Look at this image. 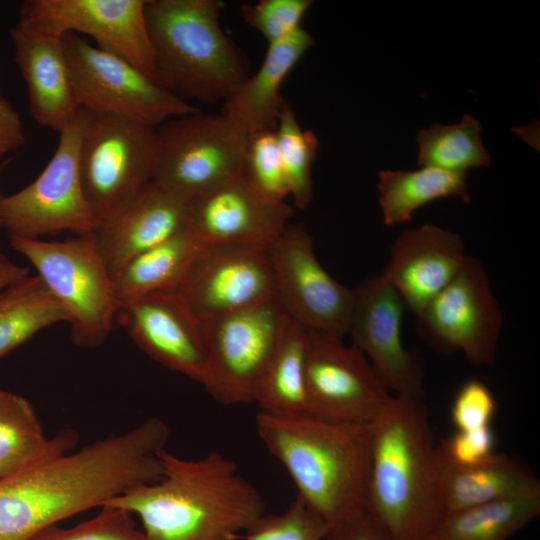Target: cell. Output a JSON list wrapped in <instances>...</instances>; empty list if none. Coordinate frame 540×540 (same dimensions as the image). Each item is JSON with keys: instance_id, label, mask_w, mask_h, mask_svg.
<instances>
[{"instance_id": "484cf974", "label": "cell", "mask_w": 540, "mask_h": 540, "mask_svg": "<svg viewBox=\"0 0 540 540\" xmlns=\"http://www.w3.org/2000/svg\"><path fill=\"white\" fill-rule=\"evenodd\" d=\"M78 442L75 430L45 435L32 404L0 389V478L68 453Z\"/></svg>"}, {"instance_id": "7a4b0ae2", "label": "cell", "mask_w": 540, "mask_h": 540, "mask_svg": "<svg viewBox=\"0 0 540 540\" xmlns=\"http://www.w3.org/2000/svg\"><path fill=\"white\" fill-rule=\"evenodd\" d=\"M160 478L110 500L137 515L144 540H237L266 513L257 488L218 451L184 459L159 452Z\"/></svg>"}, {"instance_id": "277c9868", "label": "cell", "mask_w": 540, "mask_h": 540, "mask_svg": "<svg viewBox=\"0 0 540 540\" xmlns=\"http://www.w3.org/2000/svg\"><path fill=\"white\" fill-rule=\"evenodd\" d=\"M442 470L422 398L393 395L372 423L366 511L394 540H430L445 517Z\"/></svg>"}, {"instance_id": "83f0119b", "label": "cell", "mask_w": 540, "mask_h": 540, "mask_svg": "<svg viewBox=\"0 0 540 540\" xmlns=\"http://www.w3.org/2000/svg\"><path fill=\"white\" fill-rule=\"evenodd\" d=\"M378 190L383 222L389 226L409 221L416 210L437 199L457 196L470 202L466 173L435 167L381 171Z\"/></svg>"}, {"instance_id": "4dcf8cb0", "label": "cell", "mask_w": 540, "mask_h": 540, "mask_svg": "<svg viewBox=\"0 0 540 540\" xmlns=\"http://www.w3.org/2000/svg\"><path fill=\"white\" fill-rule=\"evenodd\" d=\"M481 125L465 115L453 125L435 123L417 135L418 163L451 172L489 166L491 157L481 141Z\"/></svg>"}, {"instance_id": "e575fe53", "label": "cell", "mask_w": 540, "mask_h": 540, "mask_svg": "<svg viewBox=\"0 0 540 540\" xmlns=\"http://www.w3.org/2000/svg\"><path fill=\"white\" fill-rule=\"evenodd\" d=\"M328 529L295 497L285 511L265 513L239 537L244 540H323Z\"/></svg>"}, {"instance_id": "b9f144b4", "label": "cell", "mask_w": 540, "mask_h": 540, "mask_svg": "<svg viewBox=\"0 0 540 540\" xmlns=\"http://www.w3.org/2000/svg\"><path fill=\"white\" fill-rule=\"evenodd\" d=\"M2 168V165H0V169Z\"/></svg>"}, {"instance_id": "8992f818", "label": "cell", "mask_w": 540, "mask_h": 540, "mask_svg": "<svg viewBox=\"0 0 540 540\" xmlns=\"http://www.w3.org/2000/svg\"><path fill=\"white\" fill-rule=\"evenodd\" d=\"M11 247L36 269L69 314L70 336L82 348H96L112 331L118 306L112 276L93 233L65 241L10 237Z\"/></svg>"}, {"instance_id": "9a60e30c", "label": "cell", "mask_w": 540, "mask_h": 540, "mask_svg": "<svg viewBox=\"0 0 540 540\" xmlns=\"http://www.w3.org/2000/svg\"><path fill=\"white\" fill-rule=\"evenodd\" d=\"M202 322L275 297L269 247L204 245L176 291Z\"/></svg>"}, {"instance_id": "d6986e66", "label": "cell", "mask_w": 540, "mask_h": 540, "mask_svg": "<svg viewBox=\"0 0 540 540\" xmlns=\"http://www.w3.org/2000/svg\"><path fill=\"white\" fill-rule=\"evenodd\" d=\"M285 201L257 193L244 174L188 202L186 228L203 244L270 247L293 216Z\"/></svg>"}, {"instance_id": "e0dca14e", "label": "cell", "mask_w": 540, "mask_h": 540, "mask_svg": "<svg viewBox=\"0 0 540 540\" xmlns=\"http://www.w3.org/2000/svg\"><path fill=\"white\" fill-rule=\"evenodd\" d=\"M354 290L348 332L352 345L367 358L394 396L422 398L424 372L417 357L402 340L405 304L382 274L363 281Z\"/></svg>"}, {"instance_id": "ffe728a7", "label": "cell", "mask_w": 540, "mask_h": 540, "mask_svg": "<svg viewBox=\"0 0 540 540\" xmlns=\"http://www.w3.org/2000/svg\"><path fill=\"white\" fill-rule=\"evenodd\" d=\"M467 257L459 234L424 224L395 239L381 274L416 315L455 277Z\"/></svg>"}, {"instance_id": "7402d4cb", "label": "cell", "mask_w": 540, "mask_h": 540, "mask_svg": "<svg viewBox=\"0 0 540 540\" xmlns=\"http://www.w3.org/2000/svg\"><path fill=\"white\" fill-rule=\"evenodd\" d=\"M189 200L149 182L96 232L98 250L113 277L136 255L173 237L186 227Z\"/></svg>"}, {"instance_id": "4fadbf2b", "label": "cell", "mask_w": 540, "mask_h": 540, "mask_svg": "<svg viewBox=\"0 0 540 540\" xmlns=\"http://www.w3.org/2000/svg\"><path fill=\"white\" fill-rule=\"evenodd\" d=\"M306 359L307 412L370 424L393 397L364 354L342 337L309 330Z\"/></svg>"}, {"instance_id": "30bf717a", "label": "cell", "mask_w": 540, "mask_h": 540, "mask_svg": "<svg viewBox=\"0 0 540 540\" xmlns=\"http://www.w3.org/2000/svg\"><path fill=\"white\" fill-rule=\"evenodd\" d=\"M156 152L157 128L91 114L81 140L79 171L84 196L100 226L151 182Z\"/></svg>"}, {"instance_id": "ba28073f", "label": "cell", "mask_w": 540, "mask_h": 540, "mask_svg": "<svg viewBox=\"0 0 540 540\" xmlns=\"http://www.w3.org/2000/svg\"><path fill=\"white\" fill-rule=\"evenodd\" d=\"M91 112L79 107L59 132L56 150L29 185L0 197V228L10 237L40 238L64 231L94 233L100 223L82 189L79 152Z\"/></svg>"}, {"instance_id": "44dd1931", "label": "cell", "mask_w": 540, "mask_h": 540, "mask_svg": "<svg viewBox=\"0 0 540 540\" xmlns=\"http://www.w3.org/2000/svg\"><path fill=\"white\" fill-rule=\"evenodd\" d=\"M15 62L26 83L33 119L60 132L79 109L63 46V35L20 19L10 29Z\"/></svg>"}, {"instance_id": "f546056e", "label": "cell", "mask_w": 540, "mask_h": 540, "mask_svg": "<svg viewBox=\"0 0 540 540\" xmlns=\"http://www.w3.org/2000/svg\"><path fill=\"white\" fill-rule=\"evenodd\" d=\"M540 514V495L516 497L447 514L430 540H506Z\"/></svg>"}, {"instance_id": "7c38bea8", "label": "cell", "mask_w": 540, "mask_h": 540, "mask_svg": "<svg viewBox=\"0 0 540 540\" xmlns=\"http://www.w3.org/2000/svg\"><path fill=\"white\" fill-rule=\"evenodd\" d=\"M286 313L276 296L202 322L209 357L206 390L218 402H252L257 380L279 340Z\"/></svg>"}, {"instance_id": "74e56055", "label": "cell", "mask_w": 540, "mask_h": 540, "mask_svg": "<svg viewBox=\"0 0 540 540\" xmlns=\"http://www.w3.org/2000/svg\"><path fill=\"white\" fill-rule=\"evenodd\" d=\"M443 462L454 466H472L485 462L495 452V435L491 426L455 431L437 445Z\"/></svg>"}, {"instance_id": "60d3db41", "label": "cell", "mask_w": 540, "mask_h": 540, "mask_svg": "<svg viewBox=\"0 0 540 540\" xmlns=\"http://www.w3.org/2000/svg\"><path fill=\"white\" fill-rule=\"evenodd\" d=\"M29 269L0 253V292L29 275Z\"/></svg>"}, {"instance_id": "4316f807", "label": "cell", "mask_w": 540, "mask_h": 540, "mask_svg": "<svg viewBox=\"0 0 540 540\" xmlns=\"http://www.w3.org/2000/svg\"><path fill=\"white\" fill-rule=\"evenodd\" d=\"M308 339V329L286 314L276 347L254 388L252 402L261 412H307L305 372Z\"/></svg>"}, {"instance_id": "5b68a950", "label": "cell", "mask_w": 540, "mask_h": 540, "mask_svg": "<svg viewBox=\"0 0 540 540\" xmlns=\"http://www.w3.org/2000/svg\"><path fill=\"white\" fill-rule=\"evenodd\" d=\"M219 0H148L145 20L159 83L188 102H224L249 76L220 25Z\"/></svg>"}, {"instance_id": "8d00e7d4", "label": "cell", "mask_w": 540, "mask_h": 540, "mask_svg": "<svg viewBox=\"0 0 540 540\" xmlns=\"http://www.w3.org/2000/svg\"><path fill=\"white\" fill-rule=\"evenodd\" d=\"M497 408L496 399L481 380L471 378L458 389L452 406L451 420L456 431L491 426Z\"/></svg>"}, {"instance_id": "d4e9b609", "label": "cell", "mask_w": 540, "mask_h": 540, "mask_svg": "<svg viewBox=\"0 0 540 540\" xmlns=\"http://www.w3.org/2000/svg\"><path fill=\"white\" fill-rule=\"evenodd\" d=\"M204 245L185 227L130 259L112 277L118 309L153 293L177 291Z\"/></svg>"}, {"instance_id": "cb8c5ba5", "label": "cell", "mask_w": 540, "mask_h": 540, "mask_svg": "<svg viewBox=\"0 0 540 540\" xmlns=\"http://www.w3.org/2000/svg\"><path fill=\"white\" fill-rule=\"evenodd\" d=\"M442 466L445 516L494 501L540 495V481L533 472L503 453L496 452L485 462L472 466H454L443 460Z\"/></svg>"}, {"instance_id": "5bb4252c", "label": "cell", "mask_w": 540, "mask_h": 540, "mask_svg": "<svg viewBox=\"0 0 540 540\" xmlns=\"http://www.w3.org/2000/svg\"><path fill=\"white\" fill-rule=\"evenodd\" d=\"M269 253L275 296L284 312L309 330L347 334L354 290L336 281L321 265L304 225H288Z\"/></svg>"}, {"instance_id": "2e32d148", "label": "cell", "mask_w": 540, "mask_h": 540, "mask_svg": "<svg viewBox=\"0 0 540 540\" xmlns=\"http://www.w3.org/2000/svg\"><path fill=\"white\" fill-rule=\"evenodd\" d=\"M146 3L147 0H27L20 6V19L59 35H89L95 46L122 57L159 83L145 20Z\"/></svg>"}, {"instance_id": "1f68e13d", "label": "cell", "mask_w": 540, "mask_h": 540, "mask_svg": "<svg viewBox=\"0 0 540 540\" xmlns=\"http://www.w3.org/2000/svg\"><path fill=\"white\" fill-rule=\"evenodd\" d=\"M275 135L290 196L296 207L305 208L313 197L312 163L317 154L318 139L312 131L300 127L288 103L280 113Z\"/></svg>"}, {"instance_id": "d590c367", "label": "cell", "mask_w": 540, "mask_h": 540, "mask_svg": "<svg viewBox=\"0 0 540 540\" xmlns=\"http://www.w3.org/2000/svg\"><path fill=\"white\" fill-rule=\"evenodd\" d=\"M312 3L311 0H260L244 4L241 15L270 44L301 29V21Z\"/></svg>"}, {"instance_id": "3957f363", "label": "cell", "mask_w": 540, "mask_h": 540, "mask_svg": "<svg viewBox=\"0 0 540 540\" xmlns=\"http://www.w3.org/2000/svg\"><path fill=\"white\" fill-rule=\"evenodd\" d=\"M257 433L297 498L328 529L366 511L372 423L259 411Z\"/></svg>"}, {"instance_id": "603a6c76", "label": "cell", "mask_w": 540, "mask_h": 540, "mask_svg": "<svg viewBox=\"0 0 540 540\" xmlns=\"http://www.w3.org/2000/svg\"><path fill=\"white\" fill-rule=\"evenodd\" d=\"M313 44V36L303 28L268 44L260 67L223 102L221 113L248 135L274 130L287 103L281 95V87Z\"/></svg>"}, {"instance_id": "6da1fadb", "label": "cell", "mask_w": 540, "mask_h": 540, "mask_svg": "<svg viewBox=\"0 0 540 540\" xmlns=\"http://www.w3.org/2000/svg\"><path fill=\"white\" fill-rule=\"evenodd\" d=\"M168 425L151 417L74 453L0 478V540H28L40 530L95 507L162 474L159 452Z\"/></svg>"}, {"instance_id": "f35d334b", "label": "cell", "mask_w": 540, "mask_h": 540, "mask_svg": "<svg viewBox=\"0 0 540 540\" xmlns=\"http://www.w3.org/2000/svg\"><path fill=\"white\" fill-rule=\"evenodd\" d=\"M323 540H394L367 511L333 527Z\"/></svg>"}, {"instance_id": "836d02e7", "label": "cell", "mask_w": 540, "mask_h": 540, "mask_svg": "<svg viewBox=\"0 0 540 540\" xmlns=\"http://www.w3.org/2000/svg\"><path fill=\"white\" fill-rule=\"evenodd\" d=\"M28 540H144L129 511L105 504L91 519L70 528L50 525Z\"/></svg>"}, {"instance_id": "f1b7e54d", "label": "cell", "mask_w": 540, "mask_h": 540, "mask_svg": "<svg viewBox=\"0 0 540 540\" xmlns=\"http://www.w3.org/2000/svg\"><path fill=\"white\" fill-rule=\"evenodd\" d=\"M69 314L38 275H28L0 292V358Z\"/></svg>"}, {"instance_id": "d6a6232c", "label": "cell", "mask_w": 540, "mask_h": 540, "mask_svg": "<svg viewBox=\"0 0 540 540\" xmlns=\"http://www.w3.org/2000/svg\"><path fill=\"white\" fill-rule=\"evenodd\" d=\"M243 174L252 188L268 200L281 202L290 196L275 129L248 135Z\"/></svg>"}, {"instance_id": "9c48e42d", "label": "cell", "mask_w": 540, "mask_h": 540, "mask_svg": "<svg viewBox=\"0 0 540 540\" xmlns=\"http://www.w3.org/2000/svg\"><path fill=\"white\" fill-rule=\"evenodd\" d=\"M63 46L78 105L94 114L157 128L199 110L127 60L76 33L64 34Z\"/></svg>"}, {"instance_id": "ab89813d", "label": "cell", "mask_w": 540, "mask_h": 540, "mask_svg": "<svg viewBox=\"0 0 540 540\" xmlns=\"http://www.w3.org/2000/svg\"><path fill=\"white\" fill-rule=\"evenodd\" d=\"M24 140L20 116L9 102L0 96V157L21 147Z\"/></svg>"}, {"instance_id": "ac0fdd59", "label": "cell", "mask_w": 540, "mask_h": 540, "mask_svg": "<svg viewBox=\"0 0 540 540\" xmlns=\"http://www.w3.org/2000/svg\"><path fill=\"white\" fill-rule=\"evenodd\" d=\"M116 317L154 361L206 387L209 357L203 323L178 292L145 296L119 308Z\"/></svg>"}, {"instance_id": "8fae6325", "label": "cell", "mask_w": 540, "mask_h": 540, "mask_svg": "<svg viewBox=\"0 0 540 540\" xmlns=\"http://www.w3.org/2000/svg\"><path fill=\"white\" fill-rule=\"evenodd\" d=\"M415 317L419 333L439 352H460L474 366L495 361L504 314L478 259L468 255L455 277Z\"/></svg>"}, {"instance_id": "52a82bcc", "label": "cell", "mask_w": 540, "mask_h": 540, "mask_svg": "<svg viewBox=\"0 0 540 540\" xmlns=\"http://www.w3.org/2000/svg\"><path fill=\"white\" fill-rule=\"evenodd\" d=\"M247 141L222 113L172 118L157 128L151 182L190 201L243 175Z\"/></svg>"}]
</instances>
